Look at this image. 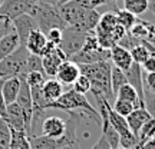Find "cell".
<instances>
[{
	"mask_svg": "<svg viewBox=\"0 0 155 149\" xmlns=\"http://www.w3.org/2000/svg\"><path fill=\"white\" fill-rule=\"evenodd\" d=\"M111 60H104L91 65H79L81 75H85L91 80V92L92 95H101L109 103L115 102V93L111 86Z\"/></svg>",
	"mask_w": 155,
	"mask_h": 149,
	"instance_id": "cell-1",
	"label": "cell"
},
{
	"mask_svg": "<svg viewBox=\"0 0 155 149\" xmlns=\"http://www.w3.org/2000/svg\"><path fill=\"white\" fill-rule=\"evenodd\" d=\"M46 109H58V111H68V112H85L89 118L101 126V116L99 112L89 103L85 95L75 92L73 89H69L61 95L59 99H56L52 103L46 105Z\"/></svg>",
	"mask_w": 155,
	"mask_h": 149,
	"instance_id": "cell-2",
	"label": "cell"
},
{
	"mask_svg": "<svg viewBox=\"0 0 155 149\" xmlns=\"http://www.w3.org/2000/svg\"><path fill=\"white\" fill-rule=\"evenodd\" d=\"M30 16L35 17L39 30H42L45 34L48 33L49 30H52V29L63 30L68 26L66 22L62 17L61 11H59V7L48 5V3L39 2L38 5L33 7V10L30 11Z\"/></svg>",
	"mask_w": 155,
	"mask_h": 149,
	"instance_id": "cell-3",
	"label": "cell"
},
{
	"mask_svg": "<svg viewBox=\"0 0 155 149\" xmlns=\"http://www.w3.org/2000/svg\"><path fill=\"white\" fill-rule=\"evenodd\" d=\"M29 52L25 46H19L12 55L0 60V80L10 77L26 76V62Z\"/></svg>",
	"mask_w": 155,
	"mask_h": 149,
	"instance_id": "cell-4",
	"label": "cell"
},
{
	"mask_svg": "<svg viewBox=\"0 0 155 149\" xmlns=\"http://www.w3.org/2000/svg\"><path fill=\"white\" fill-rule=\"evenodd\" d=\"M96 7L98 6L94 0H69L59 6V11L68 26L78 28L79 23L83 20V17Z\"/></svg>",
	"mask_w": 155,
	"mask_h": 149,
	"instance_id": "cell-5",
	"label": "cell"
},
{
	"mask_svg": "<svg viewBox=\"0 0 155 149\" xmlns=\"http://www.w3.org/2000/svg\"><path fill=\"white\" fill-rule=\"evenodd\" d=\"M85 37H86V32H82L76 28H72V26H66L62 32V42L59 44V47L66 55L68 59H71L73 55H76L83 47Z\"/></svg>",
	"mask_w": 155,
	"mask_h": 149,
	"instance_id": "cell-6",
	"label": "cell"
},
{
	"mask_svg": "<svg viewBox=\"0 0 155 149\" xmlns=\"http://www.w3.org/2000/svg\"><path fill=\"white\" fill-rule=\"evenodd\" d=\"M39 0H3L0 6V16L9 20H15L22 15H30Z\"/></svg>",
	"mask_w": 155,
	"mask_h": 149,
	"instance_id": "cell-7",
	"label": "cell"
},
{
	"mask_svg": "<svg viewBox=\"0 0 155 149\" xmlns=\"http://www.w3.org/2000/svg\"><path fill=\"white\" fill-rule=\"evenodd\" d=\"M12 26L15 29V32L17 33V36H19L20 46H25L29 34L32 33L35 29H39L35 17L30 16V15H22V16L16 17L15 20H12Z\"/></svg>",
	"mask_w": 155,
	"mask_h": 149,
	"instance_id": "cell-8",
	"label": "cell"
},
{
	"mask_svg": "<svg viewBox=\"0 0 155 149\" xmlns=\"http://www.w3.org/2000/svg\"><path fill=\"white\" fill-rule=\"evenodd\" d=\"M5 121L7 122V125L12 129H16V131H25L28 133V123H26V116L23 109L19 106L17 102H13L10 105L6 106V118Z\"/></svg>",
	"mask_w": 155,
	"mask_h": 149,
	"instance_id": "cell-9",
	"label": "cell"
},
{
	"mask_svg": "<svg viewBox=\"0 0 155 149\" xmlns=\"http://www.w3.org/2000/svg\"><path fill=\"white\" fill-rule=\"evenodd\" d=\"M65 131H66V121L59 116H46L40 126V135H45L52 139L63 136Z\"/></svg>",
	"mask_w": 155,
	"mask_h": 149,
	"instance_id": "cell-10",
	"label": "cell"
},
{
	"mask_svg": "<svg viewBox=\"0 0 155 149\" xmlns=\"http://www.w3.org/2000/svg\"><path fill=\"white\" fill-rule=\"evenodd\" d=\"M111 59V52L108 49L101 50H79L76 55H73L69 60L75 62L78 65H91V63H98V62L109 60Z\"/></svg>",
	"mask_w": 155,
	"mask_h": 149,
	"instance_id": "cell-11",
	"label": "cell"
},
{
	"mask_svg": "<svg viewBox=\"0 0 155 149\" xmlns=\"http://www.w3.org/2000/svg\"><path fill=\"white\" fill-rule=\"evenodd\" d=\"M65 60H68V57H66V55L62 52V49L59 46H56L50 53L43 56V57H42V65H43V70H45V73H46V76L55 77L59 66H61Z\"/></svg>",
	"mask_w": 155,
	"mask_h": 149,
	"instance_id": "cell-12",
	"label": "cell"
},
{
	"mask_svg": "<svg viewBox=\"0 0 155 149\" xmlns=\"http://www.w3.org/2000/svg\"><path fill=\"white\" fill-rule=\"evenodd\" d=\"M79 75H81L79 65L68 59V60H65L61 66H59L55 79L59 80L62 85H73V82L78 79Z\"/></svg>",
	"mask_w": 155,
	"mask_h": 149,
	"instance_id": "cell-13",
	"label": "cell"
},
{
	"mask_svg": "<svg viewBox=\"0 0 155 149\" xmlns=\"http://www.w3.org/2000/svg\"><path fill=\"white\" fill-rule=\"evenodd\" d=\"M124 73H125V76H127L128 83H129V85L137 90L139 99L144 102V80H142L144 70H142L141 65H138V63H135V62H134L129 69L124 70Z\"/></svg>",
	"mask_w": 155,
	"mask_h": 149,
	"instance_id": "cell-14",
	"label": "cell"
},
{
	"mask_svg": "<svg viewBox=\"0 0 155 149\" xmlns=\"http://www.w3.org/2000/svg\"><path fill=\"white\" fill-rule=\"evenodd\" d=\"M151 118H152V116L150 115V112L147 111L145 108H137V109H134L132 113L128 115L125 119H127V123H128V126H129V131L138 138L141 128L144 126Z\"/></svg>",
	"mask_w": 155,
	"mask_h": 149,
	"instance_id": "cell-15",
	"label": "cell"
},
{
	"mask_svg": "<svg viewBox=\"0 0 155 149\" xmlns=\"http://www.w3.org/2000/svg\"><path fill=\"white\" fill-rule=\"evenodd\" d=\"M48 43V39H46V34L39 30V29H35L32 33L29 34L28 40L25 43V47L28 49V52L30 55H38L42 57V53H43L45 46Z\"/></svg>",
	"mask_w": 155,
	"mask_h": 149,
	"instance_id": "cell-16",
	"label": "cell"
},
{
	"mask_svg": "<svg viewBox=\"0 0 155 149\" xmlns=\"http://www.w3.org/2000/svg\"><path fill=\"white\" fill-rule=\"evenodd\" d=\"M111 63L115 67L121 69V70H127L131 67V65L134 63L132 56L129 53V50L122 47V46H114L111 50Z\"/></svg>",
	"mask_w": 155,
	"mask_h": 149,
	"instance_id": "cell-17",
	"label": "cell"
},
{
	"mask_svg": "<svg viewBox=\"0 0 155 149\" xmlns=\"http://www.w3.org/2000/svg\"><path fill=\"white\" fill-rule=\"evenodd\" d=\"M62 93H63V85L59 80H56L55 77H48L42 85V95L48 103L59 99Z\"/></svg>",
	"mask_w": 155,
	"mask_h": 149,
	"instance_id": "cell-18",
	"label": "cell"
},
{
	"mask_svg": "<svg viewBox=\"0 0 155 149\" xmlns=\"http://www.w3.org/2000/svg\"><path fill=\"white\" fill-rule=\"evenodd\" d=\"M19 46H20L19 36H17V33L15 32L13 26H12L10 32L0 40V60H3L5 57H7L9 55H12Z\"/></svg>",
	"mask_w": 155,
	"mask_h": 149,
	"instance_id": "cell-19",
	"label": "cell"
},
{
	"mask_svg": "<svg viewBox=\"0 0 155 149\" xmlns=\"http://www.w3.org/2000/svg\"><path fill=\"white\" fill-rule=\"evenodd\" d=\"M19 90H20V77H10V79H6L3 82L2 93H3V98H5L6 106L16 102Z\"/></svg>",
	"mask_w": 155,
	"mask_h": 149,
	"instance_id": "cell-20",
	"label": "cell"
},
{
	"mask_svg": "<svg viewBox=\"0 0 155 149\" xmlns=\"http://www.w3.org/2000/svg\"><path fill=\"white\" fill-rule=\"evenodd\" d=\"M115 99L129 102V103H132L135 108H144V102L139 99L137 90H135L129 83H125L124 86L119 88V90L115 93Z\"/></svg>",
	"mask_w": 155,
	"mask_h": 149,
	"instance_id": "cell-21",
	"label": "cell"
},
{
	"mask_svg": "<svg viewBox=\"0 0 155 149\" xmlns=\"http://www.w3.org/2000/svg\"><path fill=\"white\" fill-rule=\"evenodd\" d=\"M106 111H108V118H109V123H111V126L114 128L116 131V133L122 136V135H127L129 133V126H128L127 123V119L124 118V116L118 115L114 109H112V105L111 103H106Z\"/></svg>",
	"mask_w": 155,
	"mask_h": 149,
	"instance_id": "cell-22",
	"label": "cell"
},
{
	"mask_svg": "<svg viewBox=\"0 0 155 149\" xmlns=\"http://www.w3.org/2000/svg\"><path fill=\"white\" fill-rule=\"evenodd\" d=\"M9 149H32L28 133L10 128V145Z\"/></svg>",
	"mask_w": 155,
	"mask_h": 149,
	"instance_id": "cell-23",
	"label": "cell"
},
{
	"mask_svg": "<svg viewBox=\"0 0 155 149\" xmlns=\"http://www.w3.org/2000/svg\"><path fill=\"white\" fill-rule=\"evenodd\" d=\"M151 24H152V23L147 22V20H141V19H138V20L135 22V24L132 26V29L128 32V34H129L132 39L138 40V42L147 40L148 36H150Z\"/></svg>",
	"mask_w": 155,
	"mask_h": 149,
	"instance_id": "cell-24",
	"label": "cell"
},
{
	"mask_svg": "<svg viewBox=\"0 0 155 149\" xmlns=\"http://www.w3.org/2000/svg\"><path fill=\"white\" fill-rule=\"evenodd\" d=\"M118 24V20H116V15L115 10L114 11H105L104 15H101L99 22H98V26L95 30H99V32H104V33H111L112 29Z\"/></svg>",
	"mask_w": 155,
	"mask_h": 149,
	"instance_id": "cell-25",
	"label": "cell"
},
{
	"mask_svg": "<svg viewBox=\"0 0 155 149\" xmlns=\"http://www.w3.org/2000/svg\"><path fill=\"white\" fill-rule=\"evenodd\" d=\"M114 10H115L118 24L122 26L127 32H129V30L132 29V26L135 24V22L138 20V17L135 16V15H132V13H129L128 10H125V9H118V7H115Z\"/></svg>",
	"mask_w": 155,
	"mask_h": 149,
	"instance_id": "cell-26",
	"label": "cell"
},
{
	"mask_svg": "<svg viewBox=\"0 0 155 149\" xmlns=\"http://www.w3.org/2000/svg\"><path fill=\"white\" fill-rule=\"evenodd\" d=\"M124 9L138 17L150 9V0H124Z\"/></svg>",
	"mask_w": 155,
	"mask_h": 149,
	"instance_id": "cell-27",
	"label": "cell"
},
{
	"mask_svg": "<svg viewBox=\"0 0 155 149\" xmlns=\"http://www.w3.org/2000/svg\"><path fill=\"white\" fill-rule=\"evenodd\" d=\"M129 53L132 56V60L135 62V63H138V65H142V63L150 57V50H148V47H147V44H145L144 40L139 42L138 44H135L134 47H131V49H129Z\"/></svg>",
	"mask_w": 155,
	"mask_h": 149,
	"instance_id": "cell-28",
	"label": "cell"
},
{
	"mask_svg": "<svg viewBox=\"0 0 155 149\" xmlns=\"http://www.w3.org/2000/svg\"><path fill=\"white\" fill-rule=\"evenodd\" d=\"M125 83H128L127 80V76H125V73L124 70L121 69H118L112 65V69H111V86H112V92L116 93L121 86H124Z\"/></svg>",
	"mask_w": 155,
	"mask_h": 149,
	"instance_id": "cell-29",
	"label": "cell"
},
{
	"mask_svg": "<svg viewBox=\"0 0 155 149\" xmlns=\"http://www.w3.org/2000/svg\"><path fill=\"white\" fill-rule=\"evenodd\" d=\"M154 133H155V119H154V118H151L150 121H148L144 126L141 128V131H139L138 144L142 146L145 142H148V141L154 136Z\"/></svg>",
	"mask_w": 155,
	"mask_h": 149,
	"instance_id": "cell-30",
	"label": "cell"
},
{
	"mask_svg": "<svg viewBox=\"0 0 155 149\" xmlns=\"http://www.w3.org/2000/svg\"><path fill=\"white\" fill-rule=\"evenodd\" d=\"M10 145V126L0 118V149H9Z\"/></svg>",
	"mask_w": 155,
	"mask_h": 149,
	"instance_id": "cell-31",
	"label": "cell"
},
{
	"mask_svg": "<svg viewBox=\"0 0 155 149\" xmlns=\"http://www.w3.org/2000/svg\"><path fill=\"white\" fill-rule=\"evenodd\" d=\"M112 109L118 113V115L124 116V118H127L128 115H131L134 109H137L132 103H129V102H125V100H119V99H115L114 102V106H112Z\"/></svg>",
	"mask_w": 155,
	"mask_h": 149,
	"instance_id": "cell-32",
	"label": "cell"
},
{
	"mask_svg": "<svg viewBox=\"0 0 155 149\" xmlns=\"http://www.w3.org/2000/svg\"><path fill=\"white\" fill-rule=\"evenodd\" d=\"M46 79H48V76L42 72H29V73H26V76H25V80H26V83L29 85V88L42 86Z\"/></svg>",
	"mask_w": 155,
	"mask_h": 149,
	"instance_id": "cell-33",
	"label": "cell"
},
{
	"mask_svg": "<svg viewBox=\"0 0 155 149\" xmlns=\"http://www.w3.org/2000/svg\"><path fill=\"white\" fill-rule=\"evenodd\" d=\"M29 72H42L45 73L43 70V65H42V57L38 55H30L29 53L28 56V62H26V73ZM46 75V73H45Z\"/></svg>",
	"mask_w": 155,
	"mask_h": 149,
	"instance_id": "cell-34",
	"label": "cell"
},
{
	"mask_svg": "<svg viewBox=\"0 0 155 149\" xmlns=\"http://www.w3.org/2000/svg\"><path fill=\"white\" fill-rule=\"evenodd\" d=\"M73 90L81 95H86L88 92H91V80L85 75H79L78 79L73 82Z\"/></svg>",
	"mask_w": 155,
	"mask_h": 149,
	"instance_id": "cell-35",
	"label": "cell"
},
{
	"mask_svg": "<svg viewBox=\"0 0 155 149\" xmlns=\"http://www.w3.org/2000/svg\"><path fill=\"white\" fill-rule=\"evenodd\" d=\"M138 145V138L134 135L132 132L127 133V135H122L119 136V148H124V149H129V148H134Z\"/></svg>",
	"mask_w": 155,
	"mask_h": 149,
	"instance_id": "cell-36",
	"label": "cell"
},
{
	"mask_svg": "<svg viewBox=\"0 0 155 149\" xmlns=\"http://www.w3.org/2000/svg\"><path fill=\"white\" fill-rule=\"evenodd\" d=\"M109 34H111V39H112V42H114V44H115V46H118V44H119L122 40L125 39V36L128 34V32L122 28V26L116 24L115 28L112 29V32Z\"/></svg>",
	"mask_w": 155,
	"mask_h": 149,
	"instance_id": "cell-37",
	"label": "cell"
},
{
	"mask_svg": "<svg viewBox=\"0 0 155 149\" xmlns=\"http://www.w3.org/2000/svg\"><path fill=\"white\" fill-rule=\"evenodd\" d=\"M144 108L150 112V115L155 119V93L144 92Z\"/></svg>",
	"mask_w": 155,
	"mask_h": 149,
	"instance_id": "cell-38",
	"label": "cell"
},
{
	"mask_svg": "<svg viewBox=\"0 0 155 149\" xmlns=\"http://www.w3.org/2000/svg\"><path fill=\"white\" fill-rule=\"evenodd\" d=\"M142 80H144V92L155 93V72H152V73L144 72Z\"/></svg>",
	"mask_w": 155,
	"mask_h": 149,
	"instance_id": "cell-39",
	"label": "cell"
},
{
	"mask_svg": "<svg viewBox=\"0 0 155 149\" xmlns=\"http://www.w3.org/2000/svg\"><path fill=\"white\" fill-rule=\"evenodd\" d=\"M62 32L61 29H52L49 30L48 33H46V39H48V42L52 44H55V46H59L62 42Z\"/></svg>",
	"mask_w": 155,
	"mask_h": 149,
	"instance_id": "cell-40",
	"label": "cell"
},
{
	"mask_svg": "<svg viewBox=\"0 0 155 149\" xmlns=\"http://www.w3.org/2000/svg\"><path fill=\"white\" fill-rule=\"evenodd\" d=\"M12 30V22L6 17L0 16V40Z\"/></svg>",
	"mask_w": 155,
	"mask_h": 149,
	"instance_id": "cell-41",
	"label": "cell"
},
{
	"mask_svg": "<svg viewBox=\"0 0 155 149\" xmlns=\"http://www.w3.org/2000/svg\"><path fill=\"white\" fill-rule=\"evenodd\" d=\"M3 82H5V80H0V118H2V119L6 118V102H5V98H3V93H2Z\"/></svg>",
	"mask_w": 155,
	"mask_h": 149,
	"instance_id": "cell-42",
	"label": "cell"
},
{
	"mask_svg": "<svg viewBox=\"0 0 155 149\" xmlns=\"http://www.w3.org/2000/svg\"><path fill=\"white\" fill-rule=\"evenodd\" d=\"M91 149H111V146H109V144H108V141L105 139V136L101 135L99 139H98V142H96Z\"/></svg>",
	"mask_w": 155,
	"mask_h": 149,
	"instance_id": "cell-43",
	"label": "cell"
},
{
	"mask_svg": "<svg viewBox=\"0 0 155 149\" xmlns=\"http://www.w3.org/2000/svg\"><path fill=\"white\" fill-rule=\"evenodd\" d=\"M145 42H150L151 44H154L155 46V24L152 23L151 24V30H150V36H148V39L145 40Z\"/></svg>",
	"mask_w": 155,
	"mask_h": 149,
	"instance_id": "cell-44",
	"label": "cell"
},
{
	"mask_svg": "<svg viewBox=\"0 0 155 149\" xmlns=\"http://www.w3.org/2000/svg\"><path fill=\"white\" fill-rule=\"evenodd\" d=\"M139 149H155V142L152 141V139H150L148 142H145Z\"/></svg>",
	"mask_w": 155,
	"mask_h": 149,
	"instance_id": "cell-45",
	"label": "cell"
},
{
	"mask_svg": "<svg viewBox=\"0 0 155 149\" xmlns=\"http://www.w3.org/2000/svg\"><path fill=\"white\" fill-rule=\"evenodd\" d=\"M58 149H82L79 144H73V145H66V146H62V148H58Z\"/></svg>",
	"mask_w": 155,
	"mask_h": 149,
	"instance_id": "cell-46",
	"label": "cell"
},
{
	"mask_svg": "<svg viewBox=\"0 0 155 149\" xmlns=\"http://www.w3.org/2000/svg\"><path fill=\"white\" fill-rule=\"evenodd\" d=\"M96 6H101V5H108V3H112V2H115V0H94Z\"/></svg>",
	"mask_w": 155,
	"mask_h": 149,
	"instance_id": "cell-47",
	"label": "cell"
},
{
	"mask_svg": "<svg viewBox=\"0 0 155 149\" xmlns=\"http://www.w3.org/2000/svg\"><path fill=\"white\" fill-rule=\"evenodd\" d=\"M42 3H48V5H52V6H58L59 5V0H39Z\"/></svg>",
	"mask_w": 155,
	"mask_h": 149,
	"instance_id": "cell-48",
	"label": "cell"
},
{
	"mask_svg": "<svg viewBox=\"0 0 155 149\" xmlns=\"http://www.w3.org/2000/svg\"><path fill=\"white\" fill-rule=\"evenodd\" d=\"M150 10L152 11L155 15V0H152V2H150Z\"/></svg>",
	"mask_w": 155,
	"mask_h": 149,
	"instance_id": "cell-49",
	"label": "cell"
},
{
	"mask_svg": "<svg viewBox=\"0 0 155 149\" xmlns=\"http://www.w3.org/2000/svg\"><path fill=\"white\" fill-rule=\"evenodd\" d=\"M139 148H141V145H137V146H134V148H129V149H139ZM118 149H124V148H118Z\"/></svg>",
	"mask_w": 155,
	"mask_h": 149,
	"instance_id": "cell-50",
	"label": "cell"
},
{
	"mask_svg": "<svg viewBox=\"0 0 155 149\" xmlns=\"http://www.w3.org/2000/svg\"><path fill=\"white\" fill-rule=\"evenodd\" d=\"M151 139H152V141H154V142H155V133H154V136H152V138H151Z\"/></svg>",
	"mask_w": 155,
	"mask_h": 149,
	"instance_id": "cell-51",
	"label": "cell"
},
{
	"mask_svg": "<svg viewBox=\"0 0 155 149\" xmlns=\"http://www.w3.org/2000/svg\"><path fill=\"white\" fill-rule=\"evenodd\" d=\"M2 3H3V0H0V6H2Z\"/></svg>",
	"mask_w": 155,
	"mask_h": 149,
	"instance_id": "cell-52",
	"label": "cell"
}]
</instances>
